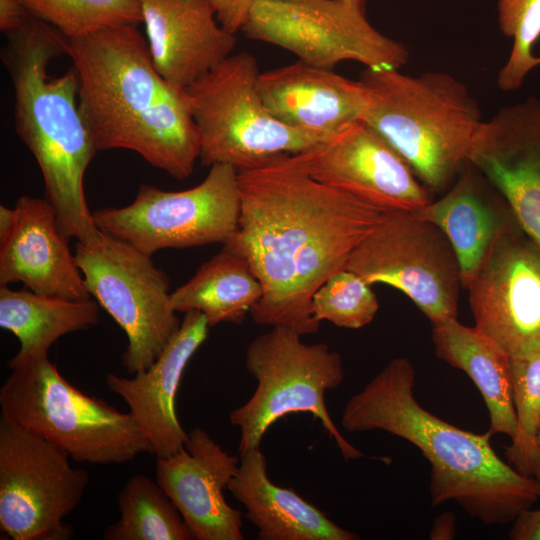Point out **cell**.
<instances>
[{
    "instance_id": "f35d334b",
    "label": "cell",
    "mask_w": 540,
    "mask_h": 540,
    "mask_svg": "<svg viewBox=\"0 0 540 540\" xmlns=\"http://www.w3.org/2000/svg\"><path fill=\"white\" fill-rule=\"evenodd\" d=\"M539 498H540V482H539Z\"/></svg>"
},
{
    "instance_id": "83f0119b",
    "label": "cell",
    "mask_w": 540,
    "mask_h": 540,
    "mask_svg": "<svg viewBox=\"0 0 540 540\" xmlns=\"http://www.w3.org/2000/svg\"><path fill=\"white\" fill-rule=\"evenodd\" d=\"M510 370L517 433L505 449L506 458L517 472L540 482V348L510 356Z\"/></svg>"
},
{
    "instance_id": "7c38bea8",
    "label": "cell",
    "mask_w": 540,
    "mask_h": 540,
    "mask_svg": "<svg viewBox=\"0 0 540 540\" xmlns=\"http://www.w3.org/2000/svg\"><path fill=\"white\" fill-rule=\"evenodd\" d=\"M241 31L322 68L356 61L399 69L409 60L408 49L374 28L364 7L344 0H256Z\"/></svg>"
},
{
    "instance_id": "44dd1931",
    "label": "cell",
    "mask_w": 540,
    "mask_h": 540,
    "mask_svg": "<svg viewBox=\"0 0 540 540\" xmlns=\"http://www.w3.org/2000/svg\"><path fill=\"white\" fill-rule=\"evenodd\" d=\"M258 85L278 120L323 137L362 120L366 106L360 81L301 60L260 73Z\"/></svg>"
},
{
    "instance_id": "5bb4252c",
    "label": "cell",
    "mask_w": 540,
    "mask_h": 540,
    "mask_svg": "<svg viewBox=\"0 0 540 540\" xmlns=\"http://www.w3.org/2000/svg\"><path fill=\"white\" fill-rule=\"evenodd\" d=\"M467 290L475 327L509 356L540 348V246L519 223L494 242Z\"/></svg>"
},
{
    "instance_id": "d4e9b609",
    "label": "cell",
    "mask_w": 540,
    "mask_h": 540,
    "mask_svg": "<svg viewBox=\"0 0 540 540\" xmlns=\"http://www.w3.org/2000/svg\"><path fill=\"white\" fill-rule=\"evenodd\" d=\"M99 321L100 305L95 299L72 300L0 286V326L20 343L18 352L8 361L9 369L48 356L57 339L89 329Z\"/></svg>"
},
{
    "instance_id": "836d02e7",
    "label": "cell",
    "mask_w": 540,
    "mask_h": 540,
    "mask_svg": "<svg viewBox=\"0 0 540 540\" xmlns=\"http://www.w3.org/2000/svg\"><path fill=\"white\" fill-rule=\"evenodd\" d=\"M28 16L20 0H0V29L4 33L18 28Z\"/></svg>"
},
{
    "instance_id": "74e56055",
    "label": "cell",
    "mask_w": 540,
    "mask_h": 540,
    "mask_svg": "<svg viewBox=\"0 0 540 540\" xmlns=\"http://www.w3.org/2000/svg\"><path fill=\"white\" fill-rule=\"evenodd\" d=\"M537 443H538V446L540 447V423H539V427L537 431Z\"/></svg>"
},
{
    "instance_id": "cb8c5ba5",
    "label": "cell",
    "mask_w": 540,
    "mask_h": 540,
    "mask_svg": "<svg viewBox=\"0 0 540 540\" xmlns=\"http://www.w3.org/2000/svg\"><path fill=\"white\" fill-rule=\"evenodd\" d=\"M432 341L438 358L464 371L481 393L490 416L491 435L517 433L513 404L510 356L478 328L457 319L432 325Z\"/></svg>"
},
{
    "instance_id": "7a4b0ae2",
    "label": "cell",
    "mask_w": 540,
    "mask_h": 540,
    "mask_svg": "<svg viewBox=\"0 0 540 540\" xmlns=\"http://www.w3.org/2000/svg\"><path fill=\"white\" fill-rule=\"evenodd\" d=\"M66 55L97 152L130 150L177 180L192 174L200 141L185 92L159 74L137 26L67 39Z\"/></svg>"
},
{
    "instance_id": "e575fe53",
    "label": "cell",
    "mask_w": 540,
    "mask_h": 540,
    "mask_svg": "<svg viewBox=\"0 0 540 540\" xmlns=\"http://www.w3.org/2000/svg\"><path fill=\"white\" fill-rule=\"evenodd\" d=\"M456 537V518L450 511L441 513L431 526L429 538L432 540H451Z\"/></svg>"
},
{
    "instance_id": "d590c367",
    "label": "cell",
    "mask_w": 540,
    "mask_h": 540,
    "mask_svg": "<svg viewBox=\"0 0 540 540\" xmlns=\"http://www.w3.org/2000/svg\"><path fill=\"white\" fill-rule=\"evenodd\" d=\"M17 209L0 206V245L4 244L12 235L17 223Z\"/></svg>"
},
{
    "instance_id": "1f68e13d",
    "label": "cell",
    "mask_w": 540,
    "mask_h": 540,
    "mask_svg": "<svg viewBox=\"0 0 540 540\" xmlns=\"http://www.w3.org/2000/svg\"><path fill=\"white\" fill-rule=\"evenodd\" d=\"M256 0H209L220 25L235 34L248 20Z\"/></svg>"
},
{
    "instance_id": "e0dca14e",
    "label": "cell",
    "mask_w": 540,
    "mask_h": 540,
    "mask_svg": "<svg viewBox=\"0 0 540 540\" xmlns=\"http://www.w3.org/2000/svg\"><path fill=\"white\" fill-rule=\"evenodd\" d=\"M185 447L157 458L156 480L167 493L197 540H242V513L230 506L224 490L240 457L224 451L196 427Z\"/></svg>"
},
{
    "instance_id": "4316f807",
    "label": "cell",
    "mask_w": 540,
    "mask_h": 540,
    "mask_svg": "<svg viewBox=\"0 0 540 540\" xmlns=\"http://www.w3.org/2000/svg\"><path fill=\"white\" fill-rule=\"evenodd\" d=\"M120 518L103 532L105 540H192L181 513L157 482L135 475L117 496Z\"/></svg>"
},
{
    "instance_id": "30bf717a",
    "label": "cell",
    "mask_w": 540,
    "mask_h": 540,
    "mask_svg": "<svg viewBox=\"0 0 540 540\" xmlns=\"http://www.w3.org/2000/svg\"><path fill=\"white\" fill-rule=\"evenodd\" d=\"M239 215L238 171L225 164L212 165L190 189L141 185L131 204L93 212L99 230L149 256L167 248L225 243L236 231Z\"/></svg>"
},
{
    "instance_id": "9c48e42d",
    "label": "cell",
    "mask_w": 540,
    "mask_h": 540,
    "mask_svg": "<svg viewBox=\"0 0 540 540\" xmlns=\"http://www.w3.org/2000/svg\"><path fill=\"white\" fill-rule=\"evenodd\" d=\"M75 259L93 299L128 339L122 364L133 375L149 368L178 332L169 278L151 256L101 230L77 242Z\"/></svg>"
},
{
    "instance_id": "8d00e7d4",
    "label": "cell",
    "mask_w": 540,
    "mask_h": 540,
    "mask_svg": "<svg viewBox=\"0 0 540 540\" xmlns=\"http://www.w3.org/2000/svg\"><path fill=\"white\" fill-rule=\"evenodd\" d=\"M344 1H347V2H350V3L357 4V5H359V6L365 8V2H366V0H344Z\"/></svg>"
},
{
    "instance_id": "7402d4cb",
    "label": "cell",
    "mask_w": 540,
    "mask_h": 540,
    "mask_svg": "<svg viewBox=\"0 0 540 540\" xmlns=\"http://www.w3.org/2000/svg\"><path fill=\"white\" fill-rule=\"evenodd\" d=\"M439 227L456 254L467 289L499 236L518 223L502 195L470 162L440 199L412 212Z\"/></svg>"
},
{
    "instance_id": "d6986e66",
    "label": "cell",
    "mask_w": 540,
    "mask_h": 540,
    "mask_svg": "<svg viewBox=\"0 0 540 540\" xmlns=\"http://www.w3.org/2000/svg\"><path fill=\"white\" fill-rule=\"evenodd\" d=\"M146 40L159 74L185 90L232 54L237 39L209 0H140Z\"/></svg>"
},
{
    "instance_id": "484cf974",
    "label": "cell",
    "mask_w": 540,
    "mask_h": 540,
    "mask_svg": "<svg viewBox=\"0 0 540 540\" xmlns=\"http://www.w3.org/2000/svg\"><path fill=\"white\" fill-rule=\"evenodd\" d=\"M262 294L261 283L249 264L222 248L171 292V303L176 312H201L212 327L241 324Z\"/></svg>"
},
{
    "instance_id": "f1b7e54d",
    "label": "cell",
    "mask_w": 540,
    "mask_h": 540,
    "mask_svg": "<svg viewBox=\"0 0 540 540\" xmlns=\"http://www.w3.org/2000/svg\"><path fill=\"white\" fill-rule=\"evenodd\" d=\"M27 12L67 39L143 23L140 0H20Z\"/></svg>"
},
{
    "instance_id": "ffe728a7",
    "label": "cell",
    "mask_w": 540,
    "mask_h": 540,
    "mask_svg": "<svg viewBox=\"0 0 540 540\" xmlns=\"http://www.w3.org/2000/svg\"><path fill=\"white\" fill-rule=\"evenodd\" d=\"M17 223L0 245V286L21 282L42 295L72 300L92 298L46 198L23 195L15 205Z\"/></svg>"
},
{
    "instance_id": "52a82bcc",
    "label": "cell",
    "mask_w": 540,
    "mask_h": 540,
    "mask_svg": "<svg viewBox=\"0 0 540 540\" xmlns=\"http://www.w3.org/2000/svg\"><path fill=\"white\" fill-rule=\"evenodd\" d=\"M259 75L256 59L239 52L184 90L199 135L202 165L253 170L307 151L327 138L278 120L261 96Z\"/></svg>"
},
{
    "instance_id": "277c9868",
    "label": "cell",
    "mask_w": 540,
    "mask_h": 540,
    "mask_svg": "<svg viewBox=\"0 0 540 540\" xmlns=\"http://www.w3.org/2000/svg\"><path fill=\"white\" fill-rule=\"evenodd\" d=\"M7 37L3 62L14 87L16 132L39 165L61 231L88 241L100 231L84 192L97 150L79 110L75 71L47 74L50 61L66 54L67 38L32 15Z\"/></svg>"
},
{
    "instance_id": "4fadbf2b",
    "label": "cell",
    "mask_w": 540,
    "mask_h": 540,
    "mask_svg": "<svg viewBox=\"0 0 540 540\" xmlns=\"http://www.w3.org/2000/svg\"><path fill=\"white\" fill-rule=\"evenodd\" d=\"M345 269L370 285L400 290L432 325L457 319L462 283L456 254L439 227L412 212L387 211Z\"/></svg>"
},
{
    "instance_id": "6da1fadb",
    "label": "cell",
    "mask_w": 540,
    "mask_h": 540,
    "mask_svg": "<svg viewBox=\"0 0 540 540\" xmlns=\"http://www.w3.org/2000/svg\"><path fill=\"white\" fill-rule=\"evenodd\" d=\"M238 186V226L223 248L242 257L261 283L250 316L302 336L316 333L314 293L345 269L387 211L314 179L291 155L238 172Z\"/></svg>"
},
{
    "instance_id": "4dcf8cb0",
    "label": "cell",
    "mask_w": 540,
    "mask_h": 540,
    "mask_svg": "<svg viewBox=\"0 0 540 540\" xmlns=\"http://www.w3.org/2000/svg\"><path fill=\"white\" fill-rule=\"evenodd\" d=\"M358 274L342 269L330 276L314 293L312 314L318 321L337 327L359 329L374 319L379 304L377 297Z\"/></svg>"
},
{
    "instance_id": "ba28073f",
    "label": "cell",
    "mask_w": 540,
    "mask_h": 540,
    "mask_svg": "<svg viewBox=\"0 0 540 540\" xmlns=\"http://www.w3.org/2000/svg\"><path fill=\"white\" fill-rule=\"evenodd\" d=\"M285 326H274L255 337L245 351V367L257 386L246 403L229 414L240 429L238 453L260 447L266 431L291 413L318 419L346 460L364 454L351 445L330 417L325 394L344 380L342 357L326 343L308 344Z\"/></svg>"
},
{
    "instance_id": "5b68a950",
    "label": "cell",
    "mask_w": 540,
    "mask_h": 540,
    "mask_svg": "<svg viewBox=\"0 0 540 540\" xmlns=\"http://www.w3.org/2000/svg\"><path fill=\"white\" fill-rule=\"evenodd\" d=\"M359 81L366 93L362 120L399 153L429 191L451 185L468 162L484 121L467 87L446 72L412 76L394 68H365Z\"/></svg>"
},
{
    "instance_id": "d6a6232c",
    "label": "cell",
    "mask_w": 540,
    "mask_h": 540,
    "mask_svg": "<svg viewBox=\"0 0 540 540\" xmlns=\"http://www.w3.org/2000/svg\"><path fill=\"white\" fill-rule=\"evenodd\" d=\"M509 536L512 540H540V508H529L518 514Z\"/></svg>"
},
{
    "instance_id": "2e32d148",
    "label": "cell",
    "mask_w": 540,
    "mask_h": 540,
    "mask_svg": "<svg viewBox=\"0 0 540 540\" xmlns=\"http://www.w3.org/2000/svg\"><path fill=\"white\" fill-rule=\"evenodd\" d=\"M468 162L502 195L540 246V98L500 108L483 121Z\"/></svg>"
},
{
    "instance_id": "ac0fdd59",
    "label": "cell",
    "mask_w": 540,
    "mask_h": 540,
    "mask_svg": "<svg viewBox=\"0 0 540 540\" xmlns=\"http://www.w3.org/2000/svg\"><path fill=\"white\" fill-rule=\"evenodd\" d=\"M184 314L178 332L149 368L132 377L112 373L106 377L108 388L126 402L156 458L177 453L189 437L177 418L176 393L185 367L206 340L210 326L199 311Z\"/></svg>"
},
{
    "instance_id": "f546056e",
    "label": "cell",
    "mask_w": 540,
    "mask_h": 540,
    "mask_svg": "<svg viewBox=\"0 0 540 540\" xmlns=\"http://www.w3.org/2000/svg\"><path fill=\"white\" fill-rule=\"evenodd\" d=\"M497 18L500 31L512 39V48L496 83L502 91L512 92L540 65V56L533 53L540 39V0H497Z\"/></svg>"
},
{
    "instance_id": "603a6c76",
    "label": "cell",
    "mask_w": 540,
    "mask_h": 540,
    "mask_svg": "<svg viewBox=\"0 0 540 540\" xmlns=\"http://www.w3.org/2000/svg\"><path fill=\"white\" fill-rule=\"evenodd\" d=\"M227 490L246 509L260 540H356L292 488L274 484L260 447L245 451Z\"/></svg>"
},
{
    "instance_id": "8992f818",
    "label": "cell",
    "mask_w": 540,
    "mask_h": 540,
    "mask_svg": "<svg viewBox=\"0 0 540 540\" xmlns=\"http://www.w3.org/2000/svg\"><path fill=\"white\" fill-rule=\"evenodd\" d=\"M0 388L1 417L76 462L125 464L152 447L129 412L88 396L48 356L10 369Z\"/></svg>"
},
{
    "instance_id": "8fae6325",
    "label": "cell",
    "mask_w": 540,
    "mask_h": 540,
    "mask_svg": "<svg viewBox=\"0 0 540 540\" xmlns=\"http://www.w3.org/2000/svg\"><path fill=\"white\" fill-rule=\"evenodd\" d=\"M48 441L0 417V530L13 540H67L64 518L81 503L86 470Z\"/></svg>"
},
{
    "instance_id": "3957f363",
    "label": "cell",
    "mask_w": 540,
    "mask_h": 540,
    "mask_svg": "<svg viewBox=\"0 0 540 540\" xmlns=\"http://www.w3.org/2000/svg\"><path fill=\"white\" fill-rule=\"evenodd\" d=\"M415 368L392 359L346 402L341 425L348 432L382 430L417 447L430 464L432 505L453 500L486 525L513 522L539 499V482L504 462L477 434L446 422L414 396Z\"/></svg>"
},
{
    "instance_id": "9a60e30c",
    "label": "cell",
    "mask_w": 540,
    "mask_h": 540,
    "mask_svg": "<svg viewBox=\"0 0 540 540\" xmlns=\"http://www.w3.org/2000/svg\"><path fill=\"white\" fill-rule=\"evenodd\" d=\"M291 156L314 179L386 211L413 212L432 200L408 163L363 120Z\"/></svg>"
}]
</instances>
